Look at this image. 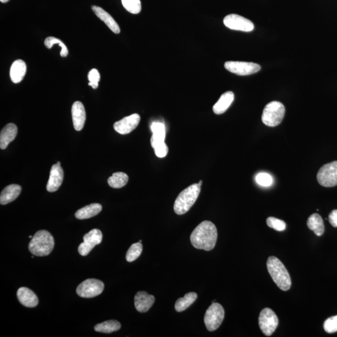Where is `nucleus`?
<instances>
[{
  "label": "nucleus",
  "mask_w": 337,
  "mask_h": 337,
  "mask_svg": "<svg viewBox=\"0 0 337 337\" xmlns=\"http://www.w3.org/2000/svg\"><path fill=\"white\" fill-rule=\"evenodd\" d=\"M218 240V230L210 221L201 222L190 236L192 245L198 250L210 251L215 248Z\"/></svg>",
  "instance_id": "1"
},
{
  "label": "nucleus",
  "mask_w": 337,
  "mask_h": 337,
  "mask_svg": "<svg viewBox=\"0 0 337 337\" xmlns=\"http://www.w3.org/2000/svg\"><path fill=\"white\" fill-rule=\"evenodd\" d=\"M266 268L274 282L280 290L288 291L291 288L292 281L288 272L282 262L276 256H269Z\"/></svg>",
  "instance_id": "2"
},
{
  "label": "nucleus",
  "mask_w": 337,
  "mask_h": 337,
  "mask_svg": "<svg viewBox=\"0 0 337 337\" xmlns=\"http://www.w3.org/2000/svg\"><path fill=\"white\" fill-rule=\"evenodd\" d=\"M54 240L52 236L47 230L38 231L32 238L28 248L32 255L42 256H48L54 250Z\"/></svg>",
  "instance_id": "3"
},
{
  "label": "nucleus",
  "mask_w": 337,
  "mask_h": 337,
  "mask_svg": "<svg viewBox=\"0 0 337 337\" xmlns=\"http://www.w3.org/2000/svg\"><path fill=\"white\" fill-rule=\"evenodd\" d=\"M201 186L194 184L185 188L178 196L174 205V210L178 215H183L190 210L198 200Z\"/></svg>",
  "instance_id": "4"
},
{
  "label": "nucleus",
  "mask_w": 337,
  "mask_h": 337,
  "mask_svg": "<svg viewBox=\"0 0 337 337\" xmlns=\"http://www.w3.org/2000/svg\"><path fill=\"white\" fill-rule=\"evenodd\" d=\"M286 109L283 104L278 102L268 103L264 108L262 120L269 127H276L280 124L285 116Z\"/></svg>",
  "instance_id": "5"
},
{
  "label": "nucleus",
  "mask_w": 337,
  "mask_h": 337,
  "mask_svg": "<svg viewBox=\"0 0 337 337\" xmlns=\"http://www.w3.org/2000/svg\"><path fill=\"white\" fill-rule=\"evenodd\" d=\"M224 309L220 304L213 302L206 311L204 323L208 330L214 331L220 328L224 318Z\"/></svg>",
  "instance_id": "6"
},
{
  "label": "nucleus",
  "mask_w": 337,
  "mask_h": 337,
  "mask_svg": "<svg viewBox=\"0 0 337 337\" xmlns=\"http://www.w3.org/2000/svg\"><path fill=\"white\" fill-rule=\"evenodd\" d=\"M258 325L264 335L270 336L278 328V316L272 309L264 308L259 316Z\"/></svg>",
  "instance_id": "7"
},
{
  "label": "nucleus",
  "mask_w": 337,
  "mask_h": 337,
  "mask_svg": "<svg viewBox=\"0 0 337 337\" xmlns=\"http://www.w3.org/2000/svg\"><path fill=\"white\" fill-rule=\"evenodd\" d=\"M102 282L97 279L90 278L80 284L76 289L78 295L82 298H93L100 295L104 290Z\"/></svg>",
  "instance_id": "8"
},
{
  "label": "nucleus",
  "mask_w": 337,
  "mask_h": 337,
  "mask_svg": "<svg viewBox=\"0 0 337 337\" xmlns=\"http://www.w3.org/2000/svg\"><path fill=\"white\" fill-rule=\"evenodd\" d=\"M318 180L321 186L326 188L337 186V162L328 163L319 170Z\"/></svg>",
  "instance_id": "9"
},
{
  "label": "nucleus",
  "mask_w": 337,
  "mask_h": 337,
  "mask_svg": "<svg viewBox=\"0 0 337 337\" xmlns=\"http://www.w3.org/2000/svg\"><path fill=\"white\" fill-rule=\"evenodd\" d=\"M225 68L228 72L238 76H247L256 74L260 71V65L254 62H227L224 64Z\"/></svg>",
  "instance_id": "10"
},
{
  "label": "nucleus",
  "mask_w": 337,
  "mask_h": 337,
  "mask_svg": "<svg viewBox=\"0 0 337 337\" xmlns=\"http://www.w3.org/2000/svg\"><path fill=\"white\" fill-rule=\"evenodd\" d=\"M224 24L228 28L238 31L250 32L254 29V25L250 20L236 14L226 16L224 19Z\"/></svg>",
  "instance_id": "11"
},
{
  "label": "nucleus",
  "mask_w": 337,
  "mask_h": 337,
  "mask_svg": "<svg viewBox=\"0 0 337 337\" xmlns=\"http://www.w3.org/2000/svg\"><path fill=\"white\" fill-rule=\"evenodd\" d=\"M102 231L94 228L90 231L84 237V242L80 245L78 252L80 255L86 256L96 246L102 242Z\"/></svg>",
  "instance_id": "12"
},
{
  "label": "nucleus",
  "mask_w": 337,
  "mask_h": 337,
  "mask_svg": "<svg viewBox=\"0 0 337 337\" xmlns=\"http://www.w3.org/2000/svg\"><path fill=\"white\" fill-rule=\"evenodd\" d=\"M140 118L138 114H133L116 122L114 129L120 134H127L132 132L139 125Z\"/></svg>",
  "instance_id": "13"
},
{
  "label": "nucleus",
  "mask_w": 337,
  "mask_h": 337,
  "mask_svg": "<svg viewBox=\"0 0 337 337\" xmlns=\"http://www.w3.org/2000/svg\"><path fill=\"white\" fill-rule=\"evenodd\" d=\"M64 172L61 167V163L58 162L56 164L52 166L50 171L46 186L47 190L50 192H54L58 190L64 181Z\"/></svg>",
  "instance_id": "14"
},
{
  "label": "nucleus",
  "mask_w": 337,
  "mask_h": 337,
  "mask_svg": "<svg viewBox=\"0 0 337 337\" xmlns=\"http://www.w3.org/2000/svg\"><path fill=\"white\" fill-rule=\"evenodd\" d=\"M154 302V296L146 292H138L135 296V308L140 313H145L149 310Z\"/></svg>",
  "instance_id": "15"
},
{
  "label": "nucleus",
  "mask_w": 337,
  "mask_h": 337,
  "mask_svg": "<svg viewBox=\"0 0 337 337\" xmlns=\"http://www.w3.org/2000/svg\"><path fill=\"white\" fill-rule=\"evenodd\" d=\"M72 112L74 129L80 132L84 128L86 122L84 105L80 102H74L72 106Z\"/></svg>",
  "instance_id": "16"
},
{
  "label": "nucleus",
  "mask_w": 337,
  "mask_h": 337,
  "mask_svg": "<svg viewBox=\"0 0 337 337\" xmlns=\"http://www.w3.org/2000/svg\"><path fill=\"white\" fill-rule=\"evenodd\" d=\"M17 298L20 302L26 308H34L38 304L36 294L26 288H21L18 290Z\"/></svg>",
  "instance_id": "17"
},
{
  "label": "nucleus",
  "mask_w": 337,
  "mask_h": 337,
  "mask_svg": "<svg viewBox=\"0 0 337 337\" xmlns=\"http://www.w3.org/2000/svg\"><path fill=\"white\" fill-rule=\"evenodd\" d=\"M18 132L16 126L14 123H9L2 128L0 133V148L5 150L10 143L14 140Z\"/></svg>",
  "instance_id": "18"
},
{
  "label": "nucleus",
  "mask_w": 337,
  "mask_h": 337,
  "mask_svg": "<svg viewBox=\"0 0 337 337\" xmlns=\"http://www.w3.org/2000/svg\"><path fill=\"white\" fill-rule=\"evenodd\" d=\"M92 10L96 16L99 18L100 20H102L108 27L112 30L113 32L116 34H119L120 32V28L119 25L115 21L114 18L103 10L102 8L97 6H92Z\"/></svg>",
  "instance_id": "19"
},
{
  "label": "nucleus",
  "mask_w": 337,
  "mask_h": 337,
  "mask_svg": "<svg viewBox=\"0 0 337 337\" xmlns=\"http://www.w3.org/2000/svg\"><path fill=\"white\" fill-rule=\"evenodd\" d=\"M21 192L22 187L19 185L11 184L6 186L0 195V203L2 205H6L12 202L18 197Z\"/></svg>",
  "instance_id": "20"
},
{
  "label": "nucleus",
  "mask_w": 337,
  "mask_h": 337,
  "mask_svg": "<svg viewBox=\"0 0 337 337\" xmlns=\"http://www.w3.org/2000/svg\"><path fill=\"white\" fill-rule=\"evenodd\" d=\"M26 72V64L22 60H18L10 68V78L14 84H19L24 80Z\"/></svg>",
  "instance_id": "21"
},
{
  "label": "nucleus",
  "mask_w": 337,
  "mask_h": 337,
  "mask_svg": "<svg viewBox=\"0 0 337 337\" xmlns=\"http://www.w3.org/2000/svg\"><path fill=\"white\" fill-rule=\"evenodd\" d=\"M152 132L150 143L153 148L157 146L160 143L164 142L166 138V127L164 123L153 122L150 126Z\"/></svg>",
  "instance_id": "22"
},
{
  "label": "nucleus",
  "mask_w": 337,
  "mask_h": 337,
  "mask_svg": "<svg viewBox=\"0 0 337 337\" xmlns=\"http://www.w3.org/2000/svg\"><path fill=\"white\" fill-rule=\"evenodd\" d=\"M234 100V94L232 92H228L221 96L220 100L213 106V112L216 114L224 113L230 108Z\"/></svg>",
  "instance_id": "23"
},
{
  "label": "nucleus",
  "mask_w": 337,
  "mask_h": 337,
  "mask_svg": "<svg viewBox=\"0 0 337 337\" xmlns=\"http://www.w3.org/2000/svg\"><path fill=\"white\" fill-rule=\"evenodd\" d=\"M102 206L100 204H92L78 210L75 213V217L78 220H87L98 215L102 210Z\"/></svg>",
  "instance_id": "24"
},
{
  "label": "nucleus",
  "mask_w": 337,
  "mask_h": 337,
  "mask_svg": "<svg viewBox=\"0 0 337 337\" xmlns=\"http://www.w3.org/2000/svg\"><path fill=\"white\" fill-rule=\"evenodd\" d=\"M308 226L309 230H312L318 236H321L325 231V226H324L322 218L318 214H313L309 217Z\"/></svg>",
  "instance_id": "25"
},
{
  "label": "nucleus",
  "mask_w": 337,
  "mask_h": 337,
  "mask_svg": "<svg viewBox=\"0 0 337 337\" xmlns=\"http://www.w3.org/2000/svg\"><path fill=\"white\" fill-rule=\"evenodd\" d=\"M197 298V294L195 292H190L186 294L184 298H178V300L176 301L175 304L176 310L178 312L184 311L194 302Z\"/></svg>",
  "instance_id": "26"
},
{
  "label": "nucleus",
  "mask_w": 337,
  "mask_h": 337,
  "mask_svg": "<svg viewBox=\"0 0 337 337\" xmlns=\"http://www.w3.org/2000/svg\"><path fill=\"white\" fill-rule=\"evenodd\" d=\"M120 328L122 325L119 322L112 320L97 324L94 326V330L98 332L110 334L119 330Z\"/></svg>",
  "instance_id": "27"
},
{
  "label": "nucleus",
  "mask_w": 337,
  "mask_h": 337,
  "mask_svg": "<svg viewBox=\"0 0 337 337\" xmlns=\"http://www.w3.org/2000/svg\"><path fill=\"white\" fill-rule=\"evenodd\" d=\"M129 180V177L124 172H118L113 174L112 177L108 180V184L110 187L120 188L124 187Z\"/></svg>",
  "instance_id": "28"
},
{
  "label": "nucleus",
  "mask_w": 337,
  "mask_h": 337,
  "mask_svg": "<svg viewBox=\"0 0 337 337\" xmlns=\"http://www.w3.org/2000/svg\"><path fill=\"white\" fill-rule=\"evenodd\" d=\"M55 44H58L61 47L62 51L60 52V55L62 57H66L68 55V50L66 45L60 39L50 36L46 38V40H44V45L47 48L51 49Z\"/></svg>",
  "instance_id": "29"
},
{
  "label": "nucleus",
  "mask_w": 337,
  "mask_h": 337,
  "mask_svg": "<svg viewBox=\"0 0 337 337\" xmlns=\"http://www.w3.org/2000/svg\"><path fill=\"white\" fill-rule=\"evenodd\" d=\"M142 252V243L138 242L133 244L128 250L126 253V260L129 262L136 260Z\"/></svg>",
  "instance_id": "30"
},
{
  "label": "nucleus",
  "mask_w": 337,
  "mask_h": 337,
  "mask_svg": "<svg viewBox=\"0 0 337 337\" xmlns=\"http://www.w3.org/2000/svg\"><path fill=\"white\" fill-rule=\"evenodd\" d=\"M122 2L123 6L130 14H138L142 11L140 0H122Z\"/></svg>",
  "instance_id": "31"
},
{
  "label": "nucleus",
  "mask_w": 337,
  "mask_h": 337,
  "mask_svg": "<svg viewBox=\"0 0 337 337\" xmlns=\"http://www.w3.org/2000/svg\"><path fill=\"white\" fill-rule=\"evenodd\" d=\"M266 224L269 228L278 231H283L286 228V224L284 221L273 217L268 218Z\"/></svg>",
  "instance_id": "32"
},
{
  "label": "nucleus",
  "mask_w": 337,
  "mask_h": 337,
  "mask_svg": "<svg viewBox=\"0 0 337 337\" xmlns=\"http://www.w3.org/2000/svg\"><path fill=\"white\" fill-rule=\"evenodd\" d=\"M256 180L258 184L263 187H268L272 184L273 178L268 173L260 172L256 176Z\"/></svg>",
  "instance_id": "33"
},
{
  "label": "nucleus",
  "mask_w": 337,
  "mask_h": 337,
  "mask_svg": "<svg viewBox=\"0 0 337 337\" xmlns=\"http://www.w3.org/2000/svg\"><path fill=\"white\" fill-rule=\"evenodd\" d=\"M324 328L326 333L333 334L337 332V316L326 319L324 324Z\"/></svg>",
  "instance_id": "34"
},
{
  "label": "nucleus",
  "mask_w": 337,
  "mask_h": 337,
  "mask_svg": "<svg viewBox=\"0 0 337 337\" xmlns=\"http://www.w3.org/2000/svg\"><path fill=\"white\" fill-rule=\"evenodd\" d=\"M100 74L99 72L96 69H92L90 70L88 74V80H89V84L88 85L92 86L93 89H97L98 88V82L100 80Z\"/></svg>",
  "instance_id": "35"
},
{
  "label": "nucleus",
  "mask_w": 337,
  "mask_h": 337,
  "mask_svg": "<svg viewBox=\"0 0 337 337\" xmlns=\"http://www.w3.org/2000/svg\"><path fill=\"white\" fill-rule=\"evenodd\" d=\"M154 149L156 155V156L160 158L166 156L168 152V146L166 144L165 142L158 144L157 146H156L154 148Z\"/></svg>",
  "instance_id": "36"
},
{
  "label": "nucleus",
  "mask_w": 337,
  "mask_h": 337,
  "mask_svg": "<svg viewBox=\"0 0 337 337\" xmlns=\"http://www.w3.org/2000/svg\"><path fill=\"white\" fill-rule=\"evenodd\" d=\"M329 222L334 228H337V210L332 211L328 216Z\"/></svg>",
  "instance_id": "37"
},
{
  "label": "nucleus",
  "mask_w": 337,
  "mask_h": 337,
  "mask_svg": "<svg viewBox=\"0 0 337 337\" xmlns=\"http://www.w3.org/2000/svg\"><path fill=\"white\" fill-rule=\"evenodd\" d=\"M0 1H1L2 2H4H4H9V0H0Z\"/></svg>",
  "instance_id": "38"
},
{
  "label": "nucleus",
  "mask_w": 337,
  "mask_h": 337,
  "mask_svg": "<svg viewBox=\"0 0 337 337\" xmlns=\"http://www.w3.org/2000/svg\"><path fill=\"white\" fill-rule=\"evenodd\" d=\"M198 185H200V186H202V180H200V182H198Z\"/></svg>",
  "instance_id": "39"
},
{
  "label": "nucleus",
  "mask_w": 337,
  "mask_h": 337,
  "mask_svg": "<svg viewBox=\"0 0 337 337\" xmlns=\"http://www.w3.org/2000/svg\"><path fill=\"white\" fill-rule=\"evenodd\" d=\"M29 238H32V236H29Z\"/></svg>",
  "instance_id": "40"
}]
</instances>
